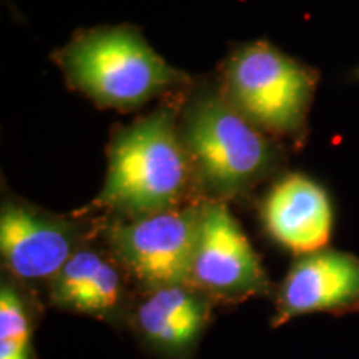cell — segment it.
I'll list each match as a JSON object with an SVG mask.
<instances>
[{
    "instance_id": "9",
    "label": "cell",
    "mask_w": 359,
    "mask_h": 359,
    "mask_svg": "<svg viewBox=\"0 0 359 359\" xmlns=\"http://www.w3.org/2000/svg\"><path fill=\"white\" fill-rule=\"evenodd\" d=\"M268 235L296 257L327 248L333 206L325 188L303 173L283 175L262 205Z\"/></svg>"
},
{
    "instance_id": "12",
    "label": "cell",
    "mask_w": 359,
    "mask_h": 359,
    "mask_svg": "<svg viewBox=\"0 0 359 359\" xmlns=\"http://www.w3.org/2000/svg\"><path fill=\"white\" fill-rule=\"evenodd\" d=\"M0 359H32V314L20 283L11 276L0 286Z\"/></svg>"
},
{
    "instance_id": "3",
    "label": "cell",
    "mask_w": 359,
    "mask_h": 359,
    "mask_svg": "<svg viewBox=\"0 0 359 359\" xmlns=\"http://www.w3.org/2000/svg\"><path fill=\"white\" fill-rule=\"evenodd\" d=\"M52 58L67 85L100 109L135 110L188 80L128 24L80 30Z\"/></svg>"
},
{
    "instance_id": "6",
    "label": "cell",
    "mask_w": 359,
    "mask_h": 359,
    "mask_svg": "<svg viewBox=\"0 0 359 359\" xmlns=\"http://www.w3.org/2000/svg\"><path fill=\"white\" fill-rule=\"evenodd\" d=\"M98 231L93 219L64 217L4 196L0 208V255L8 276L19 283H50Z\"/></svg>"
},
{
    "instance_id": "5",
    "label": "cell",
    "mask_w": 359,
    "mask_h": 359,
    "mask_svg": "<svg viewBox=\"0 0 359 359\" xmlns=\"http://www.w3.org/2000/svg\"><path fill=\"white\" fill-rule=\"evenodd\" d=\"M203 201L103 228L105 243L143 290L188 283Z\"/></svg>"
},
{
    "instance_id": "1",
    "label": "cell",
    "mask_w": 359,
    "mask_h": 359,
    "mask_svg": "<svg viewBox=\"0 0 359 359\" xmlns=\"http://www.w3.org/2000/svg\"><path fill=\"white\" fill-rule=\"evenodd\" d=\"M200 198L190 156L172 105L115 130L105 185L93 210L135 219L182 208Z\"/></svg>"
},
{
    "instance_id": "7",
    "label": "cell",
    "mask_w": 359,
    "mask_h": 359,
    "mask_svg": "<svg viewBox=\"0 0 359 359\" xmlns=\"http://www.w3.org/2000/svg\"><path fill=\"white\" fill-rule=\"evenodd\" d=\"M188 283L213 303L238 304L269 291L262 259L226 201H203Z\"/></svg>"
},
{
    "instance_id": "10",
    "label": "cell",
    "mask_w": 359,
    "mask_h": 359,
    "mask_svg": "<svg viewBox=\"0 0 359 359\" xmlns=\"http://www.w3.org/2000/svg\"><path fill=\"white\" fill-rule=\"evenodd\" d=\"M128 278L110 246L92 238L52 278L48 294L57 308L114 321L127 304Z\"/></svg>"
},
{
    "instance_id": "2",
    "label": "cell",
    "mask_w": 359,
    "mask_h": 359,
    "mask_svg": "<svg viewBox=\"0 0 359 359\" xmlns=\"http://www.w3.org/2000/svg\"><path fill=\"white\" fill-rule=\"evenodd\" d=\"M178 122L203 200L248 198L285 163L281 147L241 115L222 88L196 90L178 110Z\"/></svg>"
},
{
    "instance_id": "11",
    "label": "cell",
    "mask_w": 359,
    "mask_h": 359,
    "mask_svg": "<svg viewBox=\"0 0 359 359\" xmlns=\"http://www.w3.org/2000/svg\"><path fill=\"white\" fill-rule=\"evenodd\" d=\"M213 302L190 283L148 288L135 304L132 321L147 344L167 358L193 351L212 314Z\"/></svg>"
},
{
    "instance_id": "4",
    "label": "cell",
    "mask_w": 359,
    "mask_h": 359,
    "mask_svg": "<svg viewBox=\"0 0 359 359\" xmlns=\"http://www.w3.org/2000/svg\"><path fill=\"white\" fill-rule=\"evenodd\" d=\"M318 82L316 69L258 40L240 45L224 60L219 88L255 127L302 147Z\"/></svg>"
},
{
    "instance_id": "8",
    "label": "cell",
    "mask_w": 359,
    "mask_h": 359,
    "mask_svg": "<svg viewBox=\"0 0 359 359\" xmlns=\"http://www.w3.org/2000/svg\"><path fill=\"white\" fill-rule=\"evenodd\" d=\"M359 311V258L325 248L296 257L276 294L271 326L311 313Z\"/></svg>"
}]
</instances>
